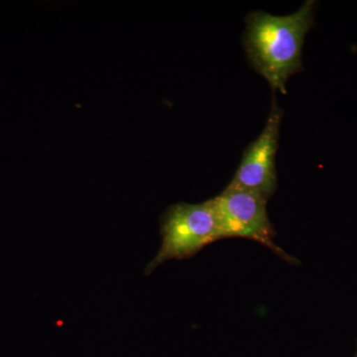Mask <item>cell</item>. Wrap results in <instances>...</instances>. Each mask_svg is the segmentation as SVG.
Returning a JSON list of instances; mask_svg holds the SVG:
<instances>
[{"label":"cell","instance_id":"cell-1","mask_svg":"<svg viewBox=\"0 0 357 357\" xmlns=\"http://www.w3.org/2000/svg\"><path fill=\"white\" fill-rule=\"evenodd\" d=\"M316 4L307 0L290 15L253 11L246 16L244 50L251 67L273 91L286 95L288 79L303 70V46L314 25Z\"/></svg>","mask_w":357,"mask_h":357},{"label":"cell","instance_id":"cell-2","mask_svg":"<svg viewBox=\"0 0 357 357\" xmlns=\"http://www.w3.org/2000/svg\"><path fill=\"white\" fill-rule=\"evenodd\" d=\"M162 245L145 270L151 274L171 259H190L208 244L222 239L211 199L202 204L178 203L161 217Z\"/></svg>","mask_w":357,"mask_h":357},{"label":"cell","instance_id":"cell-3","mask_svg":"<svg viewBox=\"0 0 357 357\" xmlns=\"http://www.w3.org/2000/svg\"><path fill=\"white\" fill-rule=\"evenodd\" d=\"M211 202L217 213L222 239H250L266 246L290 264H300L296 258L274 243L276 231L268 217V199L248 190L227 185Z\"/></svg>","mask_w":357,"mask_h":357},{"label":"cell","instance_id":"cell-4","mask_svg":"<svg viewBox=\"0 0 357 357\" xmlns=\"http://www.w3.org/2000/svg\"><path fill=\"white\" fill-rule=\"evenodd\" d=\"M283 115L273 96L266 124L260 135L244 150L229 185L255 192L268 201L273 196L278 187L276 155Z\"/></svg>","mask_w":357,"mask_h":357},{"label":"cell","instance_id":"cell-5","mask_svg":"<svg viewBox=\"0 0 357 357\" xmlns=\"http://www.w3.org/2000/svg\"><path fill=\"white\" fill-rule=\"evenodd\" d=\"M354 357H357V351L356 352V354H354Z\"/></svg>","mask_w":357,"mask_h":357}]
</instances>
